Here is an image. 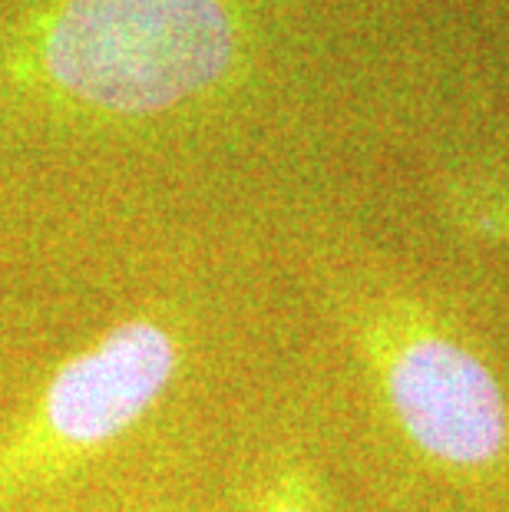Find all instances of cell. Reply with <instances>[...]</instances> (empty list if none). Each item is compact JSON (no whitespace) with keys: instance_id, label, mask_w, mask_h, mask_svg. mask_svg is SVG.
<instances>
[{"instance_id":"6da1fadb","label":"cell","mask_w":509,"mask_h":512,"mask_svg":"<svg viewBox=\"0 0 509 512\" xmlns=\"http://www.w3.org/2000/svg\"><path fill=\"white\" fill-rule=\"evenodd\" d=\"M235 27L222 0H63L40 67L63 100L110 116H156L232 70Z\"/></svg>"},{"instance_id":"7a4b0ae2","label":"cell","mask_w":509,"mask_h":512,"mask_svg":"<svg viewBox=\"0 0 509 512\" xmlns=\"http://www.w3.org/2000/svg\"><path fill=\"white\" fill-rule=\"evenodd\" d=\"M176 331L136 314L63 361L0 443V509L77 473L136 430L179 374Z\"/></svg>"},{"instance_id":"3957f363","label":"cell","mask_w":509,"mask_h":512,"mask_svg":"<svg viewBox=\"0 0 509 512\" xmlns=\"http://www.w3.org/2000/svg\"><path fill=\"white\" fill-rule=\"evenodd\" d=\"M364 347L400 430L420 453L457 470L500 460L509 440V410L480 357L397 311L374 314L364 324Z\"/></svg>"},{"instance_id":"277c9868","label":"cell","mask_w":509,"mask_h":512,"mask_svg":"<svg viewBox=\"0 0 509 512\" xmlns=\"http://www.w3.org/2000/svg\"><path fill=\"white\" fill-rule=\"evenodd\" d=\"M262 512H318L314 509V499L308 493V479L295 473H285L275 483V489L268 493Z\"/></svg>"}]
</instances>
